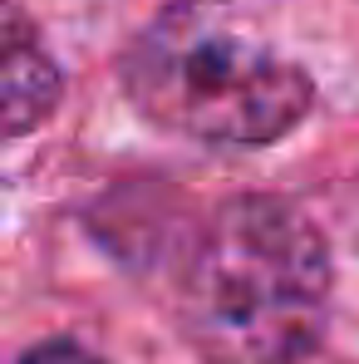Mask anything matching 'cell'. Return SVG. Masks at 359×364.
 <instances>
[{"label":"cell","mask_w":359,"mask_h":364,"mask_svg":"<svg viewBox=\"0 0 359 364\" xmlns=\"http://www.w3.org/2000/svg\"><path fill=\"white\" fill-rule=\"evenodd\" d=\"M60 94L64 74L40 25L20 5L0 0V138L35 133L60 109Z\"/></svg>","instance_id":"cell-3"},{"label":"cell","mask_w":359,"mask_h":364,"mask_svg":"<svg viewBox=\"0 0 359 364\" xmlns=\"http://www.w3.org/2000/svg\"><path fill=\"white\" fill-rule=\"evenodd\" d=\"M119 79L153 128L217 148L276 143L315 104V79L222 0L158 10L123 50Z\"/></svg>","instance_id":"cell-2"},{"label":"cell","mask_w":359,"mask_h":364,"mask_svg":"<svg viewBox=\"0 0 359 364\" xmlns=\"http://www.w3.org/2000/svg\"><path fill=\"white\" fill-rule=\"evenodd\" d=\"M20 364H104V360L89 345H79V340H45V345L25 350Z\"/></svg>","instance_id":"cell-4"},{"label":"cell","mask_w":359,"mask_h":364,"mask_svg":"<svg viewBox=\"0 0 359 364\" xmlns=\"http://www.w3.org/2000/svg\"><path fill=\"white\" fill-rule=\"evenodd\" d=\"M330 251L315 222L281 197H227L178 271L182 340L207 364H296L330 315Z\"/></svg>","instance_id":"cell-1"}]
</instances>
